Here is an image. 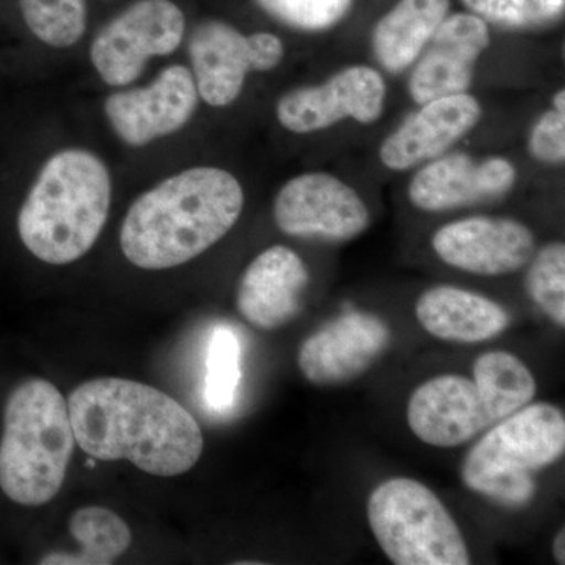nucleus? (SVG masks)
Wrapping results in <instances>:
<instances>
[{"label": "nucleus", "instance_id": "f257e3e1", "mask_svg": "<svg viewBox=\"0 0 565 565\" xmlns=\"http://www.w3.org/2000/svg\"><path fill=\"white\" fill-rule=\"evenodd\" d=\"M76 444L104 462L128 460L148 475L188 473L203 455L202 427L169 394L140 382L103 377L70 394Z\"/></svg>", "mask_w": 565, "mask_h": 565}, {"label": "nucleus", "instance_id": "f03ea898", "mask_svg": "<svg viewBox=\"0 0 565 565\" xmlns=\"http://www.w3.org/2000/svg\"><path fill=\"white\" fill-rule=\"evenodd\" d=\"M244 203L243 185L226 170H182L141 193L126 212L122 255L143 270L182 266L232 232Z\"/></svg>", "mask_w": 565, "mask_h": 565}, {"label": "nucleus", "instance_id": "7ed1b4c3", "mask_svg": "<svg viewBox=\"0 0 565 565\" xmlns=\"http://www.w3.org/2000/svg\"><path fill=\"white\" fill-rule=\"evenodd\" d=\"M110 204L107 163L85 148L57 151L43 163L21 204V243L52 266L77 262L102 236Z\"/></svg>", "mask_w": 565, "mask_h": 565}, {"label": "nucleus", "instance_id": "20e7f679", "mask_svg": "<svg viewBox=\"0 0 565 565\" xmlns=\"http://www.w3.org/2000/svg\"><path fill=\"white\" fill-rule=\"evenodd\" d=\"M76 437L68 403L44 379L21 382L7 399L0 438V489L13 503L39 508L65 482Z\"/></svg>", "mask_w": 565, "mask_h": 565}, {"label": "nucleus", "instance_id": "39448f33", "mask_svg": "<svg viewBox=\"0 0 565 565\" xmlns=\"http://www.w3.org/2000/svg\"><path fill=\"white\" fill-rule=\"evenodd\" d=\"M565 451V418L556 405L530 403L494 423L468 451L462 481L471 492L508 509H522L537 492L535 471Z\"/></svg>", "mask_w": 565, "mask_h": 565}, {"label": "nucleus", "instance_id": "423d86ee", "mask_svg": "<svg viewBox=\"0 0 565 565\" xmlns=\"http://www.w3.org/2000/svg\"><path fill=\"white\" fill-rule=\"evenodd\" d=\"M375 541L396 565H468L470 553L456 520L423 482L393 478L367 498Z\"/></svg>", "mask_w": 565, "mask_h": 565}, {"label": "nucleus", "instance_id": "0eeeda50", "mask_svg": "<svg viewBox=\"0 0 565 565\" xmlns=\"http://www.w3.org/2000/svg\"><path fill=\"white\" fill-rule=\"evenodd\" d=\"M185 17L172 0H137L96 33L90 62L109 87H128L152 58L181 46Z\"/></svg>", "mask_w": 565, "mask_h": 565}, {"label": "nucleus", "instance_id": "6e6552de", "mask_svg": "<svg viewBox=\"0 0 565 565\" xmlns=\"http://www.w3.org/2000/svg\"><path fill=\"white\" fill-rule=\"evenodd\" d=\"M200 99L211 107L237 102L250 73H267L285 58V44L270 32L252 35L228 22L207 20L193 29L188 44Z\"/></svg>", "mask_w": 565, "mask_h": 565}, {"label": "nucleus", "instance_id": "1a4fd4ad", "mask_svg": "<svg viewBox=\"0 0 565 565\" xmlns=\"http://www.w3.org/2000/svg\"><path fill=\"white\" fill-rule=\"evenodd\" d=\"M274 218L292 237L344 243L366 232L370 210L362 196L329 173H303L286 182L275 196Z\"/></svg>", "mask_w": 565, "mask_h": 565}, {"label": "nucleus", "instance_id": "9d476101", "mask_svg": "<svg viewBox=\"0 0 565 565\" xmlns=\"http://www.w3.org/2000/svg\"><path fill=\"white\" fill-rule=\"evenodd\" d=\"M192 71L184 65L162 70L150 84L110 93L104 114L115 136L131 148L181 131L199 109Z\"/></svg>", "mask_w": 565, "mask_h": 565}, {"label": "nucleus", "instance_id": "9b49d317", "mask_svg": "<svg viewBox=\"0 0 565 565\" xmlns=\"http://www.w3.org/2000/svg\"><path fill=\"white\" fill-rule=\"evenodd\" d=\"M386 85L377 70L353 65L321 85L285 93L277 103V120L289 132L323 131L352 120L371 125L385 110Z\"/></svg>", "mask_w": 565, "mask_h": 565}, {"label": "nucleus", "instance_id": "f8f14e48", "mask_svg": "<svg viewBox=\"0 0 565 565\" xmlns=\"http://www.w3.org/2000/svg\"><path fill=\"white\" fill-rule=\"evenodd\" d=\"M392 332L384 319L348 311L327 322L300 345L303 377L313 385H340L366 373L385 352Z\"/></svg>", "mask_w": 565, "mask_h": 565}, {"label": "nucleus", "instance_id": "ddd939ff", "mask_svg": "<svg viewBox=\"0 0 565 565\" xmlns=\"http://www.w3.org/2000/svg\"><path fill=\"white\" fill-rule=\"evenodd\" d=\"M441 262L463 273L498 277L525 267L534 255V234L514 218L476 215L441 226L433 237Z\"/></svg>", "mask_w": 565, "mask_h": 565}, {"label": "nucleus", "instance_id": "4468645a", "mask_svg": "<svg viewBox=\"0 0 565 565\" xmlns=\"http://www.w3.org/2000/svg\"><path fill=\"white\" fill-rule=\"evenodd\" d=\"M490 44L489 24L473 13L448 14L416 58L412 99L419 106L444 96L467 93L476 62Z\"/></svg>", "mask_w": 565, "mask_h": 565}, {"label": "nucleus", "instance_id": "2eb2a0df", "mask_svg": "<svg viewBox=\"0 0 565 565\" xmlns=\"http://www.w3.org/2000/svg\"><path fill=\"white\" fill-rule=\"evenodd\" d=\"M407 423L416 438L435 448H456L493 426L484 397L471 379L441 374L412 393Z\"/></svg>", "mask_w": 565, "mask_h": 565}, {"label": "nucleus", "instance_id": "dca6fc26", "mask_svg": "<svg viewBox=\"0 0 565 565\" xmlns=\"http://www.w3.org/2000/svg\"><path fill=\"white\" fill-rule=\"evenodd\" d=\"M515 181L514 163L508 159L479 161L455 152L424 166L408 185V199L422 211H452L500 199Z\"/></svg>", "mask_w": 565, "mask_h": 565}, {"label": "nucleus", "instance_id": "f3484780", "mask_svg": "<svg viewBox=\"0 0 565 565\" xmlns=\"http://www.w3.org/2000/svg\"><path fill=\"white\" fill-rule=\"evenodd\" d=\"M481 117V104L468 93L424 103L422 109L386 137L381 147V161L394 172L434 161L473 131Z\"/></svg>", "mask_w": 565, "mask_h": 565}, {"label": "nucleus", "instance_id": "a211bd4d", "mask_svg": "<svg viewBox=\"0 0 565 565\" xmlns=\"http://www.w3.org/2000/svg\"><path fill=\"white\" fill-rule=\"evenodd\" d=\"M308 282L302 258L285 245H274L245 269L237 288L239 313L258 329H281L299 315Z\"/></svg>", "mask_w": 565, "mask_h": 565}, {"label": "nucleus", "instance_id": "6ab92c4d", "mask_svg": "<svg viewBox=\"0 0 565 565\" xmlns=\"http://www.w3.org/2000/svg\"><path fill=\"white\" fill-rule=\"evenodd\" d=\"M415 313L427 333L452 343H484L511 326V316L500 303L448 285L423 292L416 300Z\"/></svg>", "mask_w": 565, "mask_h": 565}, {"label": "nucleus", "instance_id": "aec40b11", "mask_svg": "<svg viewBox=\"0 0 565 565\" xmlns=\"http://www.w3.org/2000/svg\"><path fill=\"white\" fill-rule=\"evenodd\" d=\"M449 14V0H399L375 24L373 51L382 68H411Z\"/></svg>", "mask_w": 565, "mask_h": 565}, {"label": "nucleus", "instance_id": "412c9836", "mask_svg": "<svg viewBox=\"0 0 565 565\" xmlns=\"http://www.w3.org/2000/svg\"><path fill=\"white\" fill-rule=\"evenodd\" d=\"M70 533L81 545L77 553H50L43 565H109L131 546L132 534L120 515L102 505L77 509L70 516Z\"/></svg>", "mask_w": 565, "mask_h": 565}, {"label": "nucleus", "instance_id": "4be33fe9", "mask_svg": "<svg viewBox=\"0 0 565 565\" xmlns=\"http://www.w3.org/2000/svg\"><path fill=\"white\" fill-rule=\"evenodd\" d=\"M473 381L484 397L493 424L533 403L537 384L530 367L514 353L490 351L473 363Z\"/></svg>", "mask_w": 565, "mask_h": 565}, {"label": "nucleus", "instance_id": "5701e85b", "mask_svg": "<svg viewBox=\"0 0 565 565\" xmlns=\"http://www.w3.org/2000/svg\"><path fill=\"white\" fill-rule=\"evenodd\" d=\"M21 17L36 40L66 50L87 32V0H18Z\"/></svg>", "mask_w": 565, "mask_h": 565}, {"label": "nucleus", "instance_id": "b1692460", "mask_svg": "<svg viewBox=\"0 0 565 565\" xmlns=\"http://www.w3.org/2000/svg\"><path fill=\"white\" fill-rule=\"evenodd\" d=\"M239 338L228 327H218L212 333L206 353V377H204V401L214 412H226L236 401L241 384Z\"/></svg>", "mask_w": 565, "mask_h": 565}, {"label": "nucleus", "instance_id": "393cba45", "mask_svg": "<svg viewBox=\"0 0 565 565\" xmlns=\"http://www.w3.org/2000/svg\"><path fill=\"white\" fill-rule=\"evenodd\" d=\"M470 13L504 31H537L564 18L565 0H462Z\"/></svg>", "mask_w": 565, "mask_h": 565}, {"label": "nucleus", "instance_id": "a878e982", "mask_svg": "<svg viewBox=\"0 0 565 565\" xmlns=\"http://www.w3.org/2000/svg\"><path fill=\"white\" fill-rule=\"evenodd\" d=\"M526 274V291L530 299L557 327L565 326V245H545L531 258Z\"/></svg>", "mask_w": 565, "mask_h": 565}, {"label": "nucleus", "instance_id": "bb28decb", "mask_svg": "<svg viewBox=\"0 0 565 565\" xmlns=\"http://www.w3.org/2000/svg\"><path fill=\"white\" fill-rule=\"evenodd\" d=\"M259 9L294 31H329L348 17L353 0H255Z\"/></svg>", "mask_w": 565, "mask_h": 565}, {"label": "nucleus", "instance_id": "cd10ccee", "mask_svg": "<svg viewBox=\"0 0 565 565\" xmlns=\"http://www.w3.org/2000/svg\"><path fill=\"white\" fill-rule=\"evenodd\" d=\"M531 156L542 163H563L565 159V93L553 98V107L541 115L527 140Z\"/></svg>", "mask_w": 565, "mask_h": 565}, {"label": "nucleus", "instance_id": "c85d7f7f", "mask_svg": "<svg viewBox=\"0 0 565 565\" xmlns=\"http://www.w3.org/2000/svg\"><path fill=\"white\" fill-rule=\"evenodd\" d=\"M553 555H555V559L557 564H565V531H559L556 534L555 542H553Z\"/></svg>", "mask_w": 565, "mask_h": 565}]
</instances>
